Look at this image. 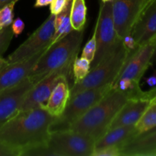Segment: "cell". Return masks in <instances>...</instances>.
Here are the masks:
<instances>
[{
	"mask_svg": "<svg viewBox=\"0 0 156 156\" xmlns=\"http://www.w3.org/2000/svg\"><path fill=\"white\" fill-rule=\"evenodd\" d=\"M67 2L68 0H53L50 3V14L56 15L60 13L66 5Z\"/></svg>",
	"mask_w": 156,
	"mask_h": 156,
	"instance_id": "cell-29",
	"label": "cell"
},
{
	"mask_svg": "<svg viewBox=\"0 0 156 156\" xmlns=\"http://www.w3.org/2000/svg\"><path fill=\"white\" fill-rule=\"evenodd\" d=\"M156 126V102L152 103L136 124L138 135Z\"/></svg>",
	"mask_w": 156,
	"mask_h": 156,
	"instance_id": "cell-21",
	"label": "cell"
},
{
	"mask_svg": "<svg viewBox=\"0 0 156 156\" xmlns=\"http://www.w3.org/2000/svg\"><path fill=\"white\" fill-rule=\"evenodd\" d=\"M90 69H91V62L88 59L82 56L81 57L76 56L73 61V67H72L74 82L82 80L88 74Z\"/></svg>",
	"mask_w": 156,
	"mask_h": 156,
	"instance_id": "cell-22",
	"label": "cell"
},
{
	"mask_svg": "<svg viewBox=\"0 0 156 156\" xmlns=\"http://www.w3.org/2000/svg\"><path fill=\"white\" fill-rule=\"evenodd\" d=\"M152 1H156V0H152Z\"/></svg>",
	"mask_w": 156,
	"mask_h": 156,
	"instance_id": "cell-38",
	"label": "cell"
},
{
	"mask_svg": "<svg viewBox=\"0 0 156 156\" xmlns=\"http://www.w3.org/2000/svg\"><path fill=\"white\" fill-rule=\"evenodd\" d=\"M73 76L72 69L56 70L35 84L26 95L20 111L37 108L44 106L56 84L63 78L69 79Z\"/></svg>",
	"mask_w": 156,
	"mask_h": 156,
	"instance_id": "cell-9",
	"label": "cell"
},
{
	"mask_svg": "<svg viewBox=\"0 0 156 156\" xmlns=\"http://www.w3.org/2000/svg\"><path fill=\"white\" fill-rule=\"evenodd\" d=\"M112 0H101V2L105 3V2H111Z\"/></svg>",
	"mask_w": 156,
	"mask_h": 156,
	"instance_id": "cell-36",
	"label": "cell"
},
{
	"mask_svg": "<svg viewBox=\"0 0 156 156\" xmlns=\"http://www.w3.org/2000/svg\"><path fill=\"white\" fill-rule=\"evenodd\" d=\"M16 2H12L0 9V29L11 25L14 18V7Z\"/></svg>",
	"mask_w": 156,
	"mask_h": 156,
	"instance_id": "cell-24",
	"label": "cell"
},
{
	"mask_svg": "<svg viewBox=\"0 0 156 156\" xmlns=\"http://www.w3.org/2000/svg\"><path fill=\"white\" fill-rule=\"evenodd\" d=\"M6 63H7V60L5 59H4V58L0 57V68Z\"/></svg>",
	"mask_w": 156,
	"mask_h": 156,
	"instance_id": "cell-34",
	"label": "cell"
},
{
	"mask_svg": "<svg viewBox=\"0 0 156 156\" xmlns=\"http://www.w3.org/2000/svg\"><path fill=\"white\" fill-rule=\"evenodd\" d=\"M97 50V38H96V27H94V32L91 37L88 40V42L85 44L82 53V56L86 58L91 62L93 61Z\"/></svg>",
	"mask_w": 156,
	"mask_h": 156,
	"instance_id": "cell-26",
	"label": "cell"
},
{
	"mask_svg": "<svg viewBox=\"0 0 156 156\" xmlns=\"http://www.w3.org/2000/svg\"><path fill=\"white\" fill-rule=\"evenodd\" d=\"M47 49L27 60L6 63L0 68V92L19 84L27 78L30 71Z\"/></svg>",
	"mask_w": 156,
	"mask_h": 156,
	"instance_id": "cell-14",
	"label": "cell"
},
{
	"mask_svg": "<svg viewBox=\"0 0 156 156\" xmlns=\"http://www.w3.org/2000/svg\"><path fill=\"white\" fill-rule=\"evenodd\" d=\"M155 102H156V95L152 99V101H151V104H152V103H155Z\"/></svg>",
	"mask_w": 156,
	"mask_h": 156,
	"instance_id": "cell-35",
	"label": "cell"
},
{
	"mask_svg": "<svg viewBox=\"0 0 156 156\" xmlns=\"http://www.w3.org/2000/svg\"><path fill=\"white\" fill-rule=\"evenodd\" d=\"M156 56V48H155V54H154V56H153V58L155 57V56Z\"/></svg>",
	"mask_w": 156,
	"mask_h": 156,
	"instance_id": "cell-37",
	"label": "cell"
},
{
	"mask_svg": "<svg viewBox=\"0 0 156 156\" xmlns=\"http://www.w3.org/2000/svg\"><path fill=\"white\" fill-rule=\"evenodd\" d=\"M155 59H156V56H155Z\"/></svg>",
	"mask_w": 156,
	"mask_h": 156,
	"instance_id": "cell-39",
	"label": "cell"
},
{
	"mask_svg": "<svg viewBox=\"0 0 156 156\" xmlns=\"http://www.w3.org/2000/svg\"><path fill=\"white\" fill-rule=\"evenodd\" d=\"M121 147L117 146H107V147L95 149L91 156H120Z\"/></svg>",
	"mask_w": 156,
	"mask_h": 156,
	"instance_id": "cell-27",
	"label": "cell"
},
{
	"mask_svg": "<svg viewBox=\"0 0 156 156\" xmlns=\"http://www.w3.org/2000/svg\"><path fill=\"white\" fill-rule=\"evenodd\" d=\"M70 98V87L69 79H61L52 91L44 108L53 117H59L65 110Z\"/></svg>",
	"mask_w": 156,
	"mask_h": 156,
	"instance_id": "cell-17",
	"label": "cell"
},
{
	"mask_svg": "<svg viewBox=\"0 0 156 156\" xmlns=\"http://www.w3.org/2000/svg\"><path fill=\"white\" fill-rule=\"evenodd\" d=\"M155 48L156 37L145 45L139 47L133 54L128 55L126 62L115 81L119 79H128L140 84V79L149 67L151 60L153 59Z\"/></svg>",
	"mask_w": 156,
	"mask_h": 156,
	"instance_id": "cell-10",
	"label": "cell"
},
{
	"mask_svg": "<svg viewBox=\"0 0 156 156\" xmlns=\"http://www.w3.org/2000/svg\"><path fill=\"white\" fill-rule=\"evenodd\" d=\"M111 89V85L91 88L81 91L70 98L62 114L55 117L50 124V133L69 130L73 123L81 118L93 105L103 98Z\"/></svg>",
	"mask_w": 156,
	"mask_h": 156,
	"instance_id": "cell-5",
	"label": "cell"
},
{
	"mask_svg": "<svg viewBox=\"0 0 156 156\" xmlns=\"http://www.w3.org/2000/svg\"><path fill=\"white\" fill-rule=\"evenodd\" d=\"M138 135L136 125L118 126L108 130L95 142L94 149L107 146H117L123 147L126 143Z\"/></svg>",
	"mask_w": 156,
	"mask_h": 156,
	"instance_id": "cell-18",
	"label": "cell"
},
{
	"mask_svg": "<svg viewBox=\"0 0 156 156\" xmlns=\"http://www.w3.org/2000/svg\"><path fill=\"white\" fill-rule=\"evenodd\" d=\"M84 37V30H72L66 36L47 49L28 75L34 85L56 70L72 69L78 56Z\"/></svg>",
	"mask_w": 156,
	"mask_h": 156,
	"instance_id": "cell-2",
	"label": "cell"
},
{
	"mask_svg": "<svg viewBox=\"0 0 156 156\" xmlns=\"http://www.w3.org/2000/svg\"><path fill=\"white\" fill-rule=\"evenodd\" d=\"M155 156H156V154H155Z\"/></svg>",
	"mask_w": 156,
	"mask_h": 156,
	"instance_id": "cell-40",
	"label": "cell"
},
{
	"mask_svg": "<svg viewBox=\"0 0 156 156\" xmlns=\"http://www.w3.org/2000/svg\"><path fill=\"white\" fill-rule=\"evenodd\" d=\"M122 43H123V47H125V49L127 51L128 55H131L134 53V52L138 50L139 47L137 45L135 39L133 37L131 32H129L126 34H125L123 37L121 38Z\"/></svg>",
	"mask_w": 156,
	"mask_h": 156,
	"instance_id": "cell-28",
	"label": "cell"
},
{
	"mask_svg": "<svg viewBox=\"0 0 156 156\" xmlns=\"http://www.w3.org/2000/svg\"><path fill=\"white\" fill-rule=\"evenodd\" d=\"M18 0H0V9L3 8L4 6L10 4L12 2H17Z\"/></svg>",
	"mask_w": 156,
	"mask_h": 156,
	"instance_id": "cell-33",
	"label": "cell"
},
{
	"mask_svg": "<svg viewBox=\"0 0 156 156\" xmlns=\"http://www.w3.org/2000/svg\"><path fill=\"white\" fill-rule=\"evenodd\" d=\"M55 156H91L95 141L71 130L51 133L47 142Z\"/></svg>",
	"mask_w": 156,
	"mask_h": 156,
	"instance_id": "cell-7",
	"label": "cell"
},
{
	"mask_svg": "<svg viewBox=\"0 0 156 156\" xmlns=\"http://www.w3.org/2000/svg\"><path fill=\"white\" fill-rule=\"evenodd\" d=\"M70 20L73 30H82L85 29L87 20V6L85 0H73Z\"/></svg>",
	"mask_w": 156,
	"mask_h": 156,
	"instance_id": "cell-20",
	"label": "cell"
},
{
	"mask_svg": "<svg viewBox=\"0 0 156 156\" xmlns=\"http://www.w3.org/2000/svg\"><path fill=\"white\" fill-rule=\"evenodd\" d=\"M19 156H55L47 143H39L20 150Z\"/></svg>",
	"mask_w": 156,
	"mask_h": 156,
	"instance_id": "cell-23",
	"label": "cell"
},
{
	"mask_svg": "<svg viewBox=\"0 0 156 156\" xmlns=\"http://www.w3.org/2000/svg\"><path fill=\"white\" fill-rule=\"evenodd\" d=\"M14 34L11 25L0 29V57L9 48Z\"/></svg>",
	"mask_w": 156,
	"mask_h": 156,
	"instance_id": "cell-25",
	"label": "cell"
},
{
	"mask_svg": "<svg viewBox=\"0 0 156 156\" xmlns=\"http://www.w3.org/2000/svg\"><path fill=\"white\" fill-rule=\"evenodd\" d=\"M34 86L28 77L0 92V127L20 111L28 91Z\"/></svg>",
	"mask_w": 156,
	"mask_h": 156,
	"instance_id": "cell-12",
	"label": "cell"
},
{
	"mask_svg": "<svg viewBox=\"0 0 156 156\" xmlns=\"http://www.w3.org/2000/svg\"><path fill=\"white\" fill-rule=\"evenodd\" d=\"M72 2H73V0H68L66 5L64 8L63 10L60 13L56 15V18H55V31L53 37V40H52L51 45L63 38L72 30H73V27H72L71 20H70Z\"/></svg>",
	"mask_w": 156,
	"mask_h": 156,
	"instance_id": "cell-19",
	"label": "cell"
},
{
	"mask_svg": "<svg viewBox=\"0 0 156 156\" xmlns=\"http://www.w3.org/2000/svg\"><path fill=\"white\" fill-rule=\"evenodd\" d=\"M127 100L126 93L111 88L103 98L73 123L69 130L88 136L96 142L108 132L113 119Z\"/></svg>",
	"mask_w": 156,
	"mask_h": 156,
	"instance_id": "cell-3",
	"label": "cell"
},
{
	"mask_svg": "<svg viewBox=\"0 0 156 156\" xmlns=\"http://www.w3.org/2000/svg\"><path fill=\"white\" fill-rule=\"evenodd\" d=\"M11 27H12L13 34L17 37L22 33L23 30H24L25 25H24V22L21 18H17L15 20H13Z\"/></svg>",
	"mask_w": 156,
	"mask_h": 156,
	"instance_id": "cell-30",
	"label": "cell"
},
{
	"mask_svg": "<svg viewBox=\"0 0 156 156\" xmlns=\"http://www.w3.org/2000/svg\"><path fill=\"white\" fill-rule=\"evenodd\" d=\"M149 0H112V16L119 37L131 31L133 25Z\"/></svg>",
	"mask_w": 156,
	"mask_h": 156,
	"instance_id": "cell-11",
	"label": "cell"
},
{
	"mask_svg": "<svg viewBox=\"0 0 156 156\" xmlns=\"http://www.w3.org/2000/svg\"><path fill=\"white\" fill-rule=\"evenodd\" d=\"M0 156H19V151L0 142Z\"/></svg>",
	"mask_w": 156,
	"mask_h": 156,
	"instance_id": "cell-31",
	"label": "cell"
},
{
	"mask_svg": "<svg viewBox=\"0 0 156 156\" xmlns=\"http://www.w3.org/2000/svg\"><path fill=\"white\" fill-rule=\"evenodd\" d=\"M95 27L97 50L94 59L91 63V69L94 68L110 54L121 41L114 26L111 2H101Z\"/></svg>",
	"mask_w": 156,
	"mask_h": 156,
	"instance_id": "cell-6",
	"label": "cell"
},
{
	"mask_svg": "<svg viewBox=\"0 0 156 156\" xmlns=\"http://www.w3.org/2000/svg\"><path fill=\"white\" fill-rule=\"evenodd\" d=\"M156 132L139 135L121 148V156H155Z\"/></svg>",
	"mask_w": 156,
	"mask_h": 156,
	"instance_id": "cell-16",
	"label": "cell"
},
{
	"mask_svg": "<svg viewBox=\"0 0 156 156\" xmlns=\"http://www.w3.org/2000/svg\"><path fill=\"white\" fill-rule=\"evenodd\" d=\"M53 0H36L34 3V7L35 8H41V7H45V6L49 5L50 3L52 2Z\"/></svg>",
	"mask_w": 156,
	"mask_h": 156,
	"instance_id": "cell-32",
	"label": "cell"
},
{
	"mask_svg": "<svg viewBox=\"0 0 156 156\" xmlns=\"http://www.w3.org/2000/svg\"><path fill=\"white\" fill-rule=\"evenodd\" d=\"M131 34L139 47L145 45L156 37V1L149 0L137 17Z\"/></svg>",
	"mask_w": 156,
	"mask_h": 156,
	"instance_id": "cell-13",
	"label": "cell"
},
{
	"mask_svg": "<svg viewBox=\"0 0 156 156\" xmlns=\"http://www.w3.org/2000/svg\"><path fill=\"white\" fill-rule=\"evenodd\" d=\"M54 119L43 107L19 111L0 127V142L18 150L19 154L24 148L47 143Z\"/></svg>",
	"mask_w": 156,
	"mask_h": 156,
	"instance_id": "cell-1",
	"label": "cell"
},
{
	"mask_svg": "<svg viewBox=\"0 0 156 156\" xmlns=\"http://www.w3.org/2000/svg\"><path fill=\"white\" fill-rule=\"evenodd\" d=\"M56 15L50 14L46 21L7 58L8 63L21 62L33 57L51 45L55 31Z\"/></svg>",
	"mask_w": 156,
	"mask_h": 156,
	"instance_id": "cell-8",
	"label": "cell"
},
{
	"mask_svg": "<svg viewBox=\"0 0 156 156\" xmlns=\"http://www.w3.org/2000/svg\"><path fill=\"white\" fill-rule=\"evenodd\" d=\"M150 105V99H128L113 119L108 130L118 126L136 125Z\"/></svg>",
	"mask_w": 156,
	"mask_h": 156,
	"instance_id": "cell-15",
	"label": "cell"
},
{
	"mask_svg": "<svg viewBox=\"0 0 156 156\" xmlns=\"http://www.w3.org/2000/svg\"><path fill=\"white\" fill-rule=\"evenodd\" d=\"M127 56V51L120 41L113 51L94 68H91L82 80L74 82L70 88V98L85 90L108 85L112 86L120 74Z\"/></svg>",
	"mask_w": 156,
	"mask_h": 156,
	"instance_id": "cell-4",
	"label": "cell"
}]
</instances>
